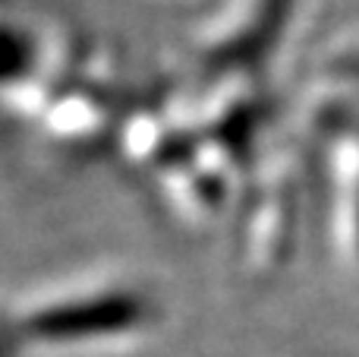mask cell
I'll return each mask as SVG.
<instances>
[{
    "label": "cell",
    "instance_id": "1",
    "mask_svg": "<svg viewBox=\"0 0 359 357\" xmlns=\"http://www.w3.org/2000/svg\"><path fill=\"white\" fill-rule=\"evenodd\" d=\"M130 82L120 60L95 48L82 73L63 89L48 114L32 126V136L48 152L69 162L95 158L114 149V136L130 108Z\"/></svg>",
    "mask_w": 359,
    "mask_h": 357
}]
</instances>
